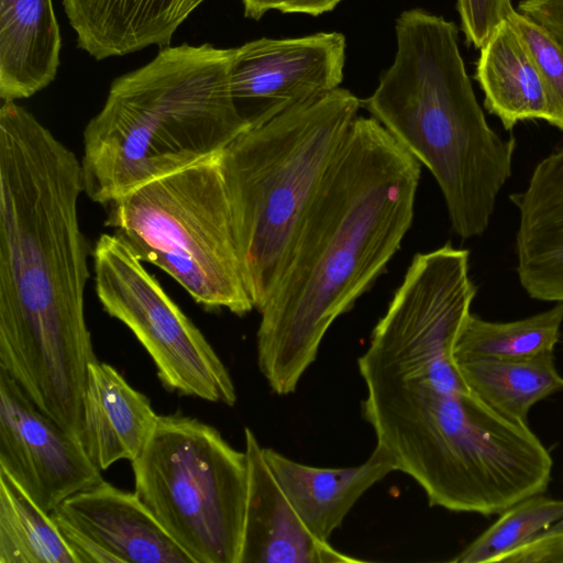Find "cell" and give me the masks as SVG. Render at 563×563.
I'll return each instance as SVG.
<instances>
[{
	"label": "cell",
	"mask_w": 563,
	"mask_h": 563,
	"mask_svg": "<svg viewBox=\"0 0 563 563\" xmlns=\"http://www.w3.org/2000/svg\"><path fill=\"white\" fill-rule=\"evenodd\" d=\"M468 389L501 416L528 424L530 409L563 391L554 352L526 358H476L456 362Z\"/></svg>",
	"instance_id": "cell-19"
},
{
	"label": "cell",
	"mask_w": 563,
	"mask_h": 563,
	"mask_svg": "<svg viewBox=\"0 0 563 563\" xmlns=\"http://www.w3.org/2000/svg\"><path fill=\"white\" fill-rule=\"evenodd\" d=\"M81 161L15 101L0 108V369L82 440L93 353Z\"/></svg>",
	"instance_id": "cell-1"
},
{
	"label": "cell",
	"mask_w": 563,
	"mask_h": 563,
	"mask_svg": "<svg viewBox=\"0 0 563 563\" xmlns=\"http://www.w3.org/2000/svg\"><path fill=\"white\" fill-rule=\"evenodd\" d=\"M76 563H195L133 492L102 479L51 514Z\"/></svg>",
	"instance_id": "cell-11"
},
{
	"label": "cell",
	"mask_w": 563,
	"mask_h": 563,
	"mask_svg": "<svg viewBox=\"0 0 563 563\" xmlns=\"http://www.w3.org/2000/svg\"><path fill=\"white\" fill-rule=\"evenodd\" d=\"M0 470L48 514L103 479L84 443L40 410L1 369Z\"/></svg>",
	"instance_id": "cell-10"
},
{
	"label": "cell",
	"mask_w": 563,
	"mask_h": 563,
	"mask_svg": "<svg viewBox=\"0 0 563 563\" xmlns=\"http://www.w3.org/2000/svg\"><path fill=\"white\" fill-rule=\"evenodd\" d=\"M134 493L195 563H238L249 463L214 427L190 416L158 415L131 462Z\"/></svg>",
	"instance_id": "cell-7"
},
{
	"label": "cell",
	"mask_w": 563,
	"mask_h": 563,
	"mask_svg": "<svg viewBox=\"0 0 563 563\" xmlns=\"http://www.w3.org/2000/svg\"><path fill=\"white\" fill-rule=\"evenodd\" d=\"M507 20L526 46L543 81L549 101L548 123L563 132V46L545 27L515 9Z\"/></svg>",
	"instance_id": "cell-23"
},
{
	"label": "cell",
	"mask_w": 563,
	"mask_h": 563,
	"mask_svg": "<svg viewBox=\"0 0 563 563\" xmlns=\"http://www.w3.org/2000/svg\"><path fill=\"white\" fill-rule=\"evenodd\" d=\"M550 528L563 532V518L553 523Z\"/></svg>",
	"instance_id": "cell-28"
},
{
	"label": "cell",
	"mask_w": 563,
	"mask_h": 563,
	"mask_svg": "<svg viewBox=\"0 0 563 563\" xmlns=\"http://www.w3.org/2000/svg\"><path fill=\"white\" fill-rule=\"evenodd\" d=\"M395 30L394 62L361 107L432 174L454 233L481 236L512 175L516 139L489 126L453 22L410 9Z\"/></svg>",
	"instance_id": "cell-3"
},
{
	"label": "cell",
	"mask_w": 563,
	"mask_h": 563,
	"mask_svg": "<svg viewBox=\"0 0 563 563\" xmlns=\"http://www.w3.org/2000/svg\"><path fill=\"white\" fill-rule=\"evenodd\" d=\"M0 563H76L51 515L0 470Z\"/></svg>",
	"instance_id": "cell-20"
},
{
	"label": "cell",
	"mask_w": 563,
	"mask_h": 563,
	"mask_svg": "<svg viewBox=\"0 0 563 563\" xmlns=\"http://www.w3.org/2000/svg\"><path fill=\"white\" fill-rule=\"evenodd\" d=\"M286 0H242L244 14L253 20H260L271 10H280Z\"/></svg>",
	"instance_id": "cell-27"
},
{
	"label": "cell",
	"mask_w": 563,
	"mask_h": 563,
	"mask_svg": "<svg viewBox=\"0 0 563 563\" xmlns=\"http://www.w3.org/2000/svg\"><path fill=\"white\" fill-rule=\"evenodd\" d=\"M249 487L238 563H354L361 560L318 539L271 471L254 432L244 429Z\"/></svg>",
	"instance_id": "cell-12"
},
{
	"label": "cell",
	"mask_w": 563,
	"mask_h": 563,
	"mask_svg": "<svg viewBox=\"0 0 563 563\" xmlns=\"http://www.w3.org/2000/svg\"><path fill=\"white\" fill-rule=\"evenodd\" d=\"M206 0H62L78 46L97 60L168 46Z\"/></svg>",
	"instance_id": "cell-15"
},
{
	"label": "cell",
	"mask_w": 563,
	"mask_h": 563,
	"mask_svg": "<svg viewBox=\"0 0 563 563\" xmlns=\"http://www.w3.org/2000/svg\"><path fill=\"white\" fill-rule=\"evenodd\" d=\"M150 399L112 365L89 364L82 394V442L101 470L120 460L134 461L156 427Z\"/></svg>",
	"instance_id": "cell-16"
},
{
	"label": "cell",
	"mask_w": 563,
	"mask_h": 563,
	"mask_svg": "<svg viewBox=\"0 0 563 563\" xmlns=\"http://www.w3.org/2000/svg\"><path fill=\"white\" fill-rule=\"evenodd\" d=\"M509 200L518 210L516 273L536 300L563 302V147L542 158Z\"/></svg>",
	"instance_id": "cell-13"
},
{
	"label": "cell",
	"mask_w": 563,
	"mask_h": 563,
	"mask_svg": "<svg viewBox=\"0 0 563 563\" xmlns=\"http://www.w3.org/2000/svg\"><path fill=\"white\" fill-rule=\"evenodd\" d=\"M562 518L563 499H554L544 494L530 496L503 511L488 529L450 562L500 563L505 555Z\"/></svg>",
	"instance_id": "cell-22"
},
{
	"label": "cell",
	"mask_w": 563,
	"mask_h": 563,
	"mask_svg": "<svg viewBox=\"0 0 563 563\" xmlns=\"http://www.w3.org/2000/svg\"><path fill=\"white\" fill-rule=\"evenodd\" d=\"M512 10L510 0H457L462 31L476 48L484 46Z\"/></svg>",
	"instance_id": "cell-24"
},
{
	"label": "cell",
	"mask_w": 563,
	"mask_h": 563,
	"mask_svg": "<svg viewBox=\"0 0 563 563\" xmlns=\"http://www.w3.org/2000/svg\"><path fill=\"white\" fill-rule=\"evenodd\" d=\"M501 562L563 563V532L549 527L520 548L505 555Z\"/></svg>",
	"instance_id": "cell-25"
},
{
	"label": "cell",
	"mask_w": 563,
	"mask_h": 563,
	"mask_svg": "<svg viewBox=\"0 0 563 563\" xmlns=\"http://www.w3.org/2000/svg\"><path fill=\"white\" fill-rule=\"evenodd\" d=\"M420 175L421 164L376 119L356 117L260 311L257 364L277 395L296 390L332 323L400 249Z\"/></svg>",
	"instance_id": "cell-2"
},
{
	"label": "cell",
	"mask_w": 563,
	"mask_h": 563,
	"mask_svg": "<svg viewBox=\"0 0 563 563\" xmlns=\"http://www.w3.org/2000/svg\"><path fill=\"white\" fill-rule=\"evenodd\" d=\"M563 324V302L523 319L495 322L471 313L454 345L455 362L526 358L554 352Z\"/></svg>",
	"instance_id": "cell-21"
},
{
	"label": "cell",
	"mask_w": 563,
	"mask_h": 563,
	"mask_svg": "<svg viewBox=\"0 0 563 563\" xmlns=\"http://www.w3.org/2000/svg\"><path fill=\"white\" fill-rule=\"evenodd\" d=\"M341 1L343 0H286L279 11L318 16L332 11Z\"/></svg>",
	"instance_id": "cell-26"
},
{
	"label": "cell",
	"mask_w": 563,
	"mask_h": 563,
	"mask_svg": "<svg viewBox=\"0 0 563 563\" xmlns=\"http://www.w3.org/2000/svg\"><path fill=\"white\" fill-rule=\"evenodd\" d=\"M263 454L305 526L323 541L373 485L397 471L390 454L377 445L364 463L339 468L302 464L272 448H263Z\"/></svg>",
	"instance_id": "cell-14"
},
{
	"label": "cell",
	"mask_w": 563,
	"mask_h": 563,
	"mask_svg": "<svg viewBox=\"0 0 563 563\" xmlns=\"http://www.w3.org/2000/svg\"><path fill=\"white\" fill-rule=\"evenodd\" d=\"M234 48L165 46L115 78L84 131L85 192L104 207L218 157L249 128L231 91Z\"/></svg>",
	"instance_id": "cell-4"
},
{
	"label": "cell",
	"mask_w": 563,
	"mask_h": 563,
	"mask_svg": "<svg viewBox=\"0 0 563 563\" xmlns=\"http://www.w3.org/2000/svg\"><path fill=\"white\" fill-rule=\"evenodd\" d=\"M219 156L111 202L104 224L140 261L164 271L197 303L242 317L254 305Z\"/></svg>",
	"instance_id": "cell-6"
},
{
	"label": "cell",
	"mask_w": 563,
	"mask_h": 563,
	"mask_svg": "<svg viewBox=\"0 0 563 563\" xmlns=\"http://www.w3.org/2000/svg\"><path fill=\"white\" fill-rule=\"evenodd\" d=\"M476 68L488 113L506 131L527 120H549V101L541 76L526 46L506 19L481 48Z\"/></svg>",
	"instance_id": "cell-18"
},
{
	"label": "cell",
	"mask_w": 563,
	"mask_h": 563,
	"mask_svg": "<svg viewBox=\"0 0 563 563\" xmlns=\"http://www.w3.org/2000/svg\"><path fill=\"white\" fill-rule=\"evenodd\" d=\"M345 49L339 32L262 37L234 48L231 91L249 128L340 88Z\"/></svg>",
	"instance_id": "cell-9"
},
{
	"label": "cell",
	"mask_w": 563,
	"mask_h": 563,
	"mask_svg": "<svg viewBox=\"0 0 563 563\" xmlns=\"http://www.w3.org/2000/svg\"><path fill=\"white\" fill-rule=\"evenodd\" d=\"M361 100L338 88L238 135L219 161L247 291L267 302Z\"/></svg>",
	"instance_id": "cell-5"
},
{
	"label": "cell",
	"mask_w": 563,
	"mask_h": 563,
	"mask_svg": "<svg viewBox=\"0 0 563 563\" xmlns=\"http://www.w3.org/2000/svg\"><path fill=\"white\" fill-rule=\"evenodd\" d=\"M62 37L52 0H0V98L16 101L46 88Z\"/></svg>",
	"instance_id": "cell-17"
},
{
	"label": "cell",
	"mask_w": 563,
	"mask_h": 563,
	"mask_svg": "<svg viewBox=\"0 0 563 563\" xmlns=\"http://www.w3.org/2000/svg\"><path fill=\"white\" fill-rule=\"evenodd\" d=\"M91 255L103 310L134 334L151 356L163 387L234 406L236 390L229 369L132 250L114 233H103Z\"/></svg>",
	"instance_id": "cell-8"
}]
</instances>
